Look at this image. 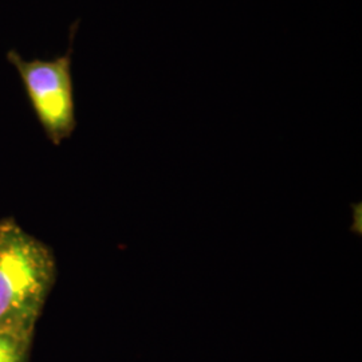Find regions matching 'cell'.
Returning <instances> with one entry per match:
<instances>
[{"mask_svg":"<svg viewBox=\"0 0 362 362\" xmlns=\"http://www.w3.org/2000/svg\"><path fill=\"white\" fill-rule=\"evenodd\" d=\"M77 27L76 22L70 30L67 52L54 59L26 61L16 50L7 52V59L19 74L35 116L54 145L67 140L77 128L71 73L73 42Z\"/></svg>","mask_w":362,"mask_h":362,"instance_id":"7a4b0ae2","label":"cell"},{"mask_svg":"<svg viewBox=\"0 0 362 362\" xmlns=\"http://www.w3.org/2000/svg\"><path fill=\"white\" fill-rule=\"evenodd\" d=\"M31 338L0 333V362H26Z\"/></svg>","mask_w":362,"mask_h":362,"instance_id":"3957f363","label":"cell"},{"mask_svg":"<svg viewBox=\"0 0 362 362\" xmlns=\"http://www.w3.org/2000/svg\"><path fill=\"white\" fill-rule=\"evenodd\" d=\"M55 278L52 250L11 218L0 220V333L33 338Z\"/></svg>","mask_w":362,"mask_h":362,"instance_id":"6da1fadb","label":"cell"}]
</instances>
